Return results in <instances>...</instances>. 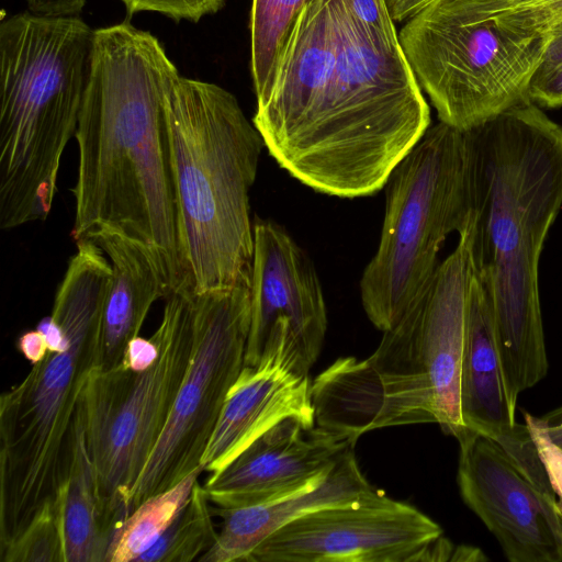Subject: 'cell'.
I'll list each match as a JSON object with an SVG mask.
<instances>
[{"label": "cell", "instance_id": "1", "mask_svg": "<svg viewBox=\"0 0 562 562\" xmlns=\"http://www.w3.org/2000/svg\"><path fill=\"white\" fill-rule=\"evenodd\" d=\"M164 46L130 19L94 30L75 138V241L106 225L155 256L169 294L186 290L165 114L178 74Z\"/></svg>", "mask_w": 562, "mask_h": 562}, {"label": "cell", "instance_id": "2", "mask_svg": "<svg viewBox=\"0 0 562 562\" xmlns=\"http://www.w3.org/2000/svg\"><path fill=\"white\" fill-rule=\"evenodd\" d=\"M463 132L473 269L518 396L549 367L539 261L562 209V125L529 101Z\"/></svg>", "mask_w": 562, "mask_h": 562}, {"label": "cell", "instance_id": "3", "mask_svg": "<svg viewBox=\"0 0 562 562\" xmlns=\"http://www.w3.org/2000/svg\"><path fill=\"white\" fill-rule=\"evenodd\" d=\"M52 317L66 346L47 351L0 397V552L66 485L77 445L83 389L95 369V338L112 266L92 240L78 241Z\"/></svg>", "mask_w": 562, "mask_h": 562}, {"label": "cell", "instance_id": "4", "mask_svg": "<svg viewBox=\"0 0 562 562\" xmlns=\"http://www.w3.org/2000/svg\"><path fill=\"white\" fill-rule=\"evenodd\" d=\"M337 54L330 80L284 168L308 188L338 198L376 193L430 126L429 105L396 29L360 22L331 0Z\"/></svg>", "mask_w": 562, "mask_h": 562}, {"label": "cell", "instance_id": "5", "mask_svg": "<svg viewBox=\"0 0 562 562\" xmlns=\"http://www.w3.org/2000/svg\"><path fill=\"white\" fill-rule=\"evenodd\" d=\"M179 250L187 292L251 279L249 192L265 147L226 89L176 74L165 92Z\"/></svg>", "mask_w": 562, "mask_h": 562}, {"label": "cell", "instance_id": "6", "mask_svg": "<svg viewBox=\"0 0 562 562\" xmlns=\"http://www.w3.org/2000/svg\"><path fill=\"white\" fill-rule=\"evenodd\" d=\"M78 15L30 10L0 24V228L44 221L75 136L93 47Z\"/></svg>", "mask_w": 562, "mask_h": 562}, {"label": "cell", "instance_id": "7", "mask_svg": "<svg viewBox=\"0 0 562 562\" xmlns=\"http://www.w3.org/2000/svg\"><path fill=\"white\" fill-rule=\"evenodd\" d=\"M384 188L380 243L360 281L364 312L382 331L422 294L446 238L467 224L464 132L440 121L429 126Z\"/></svg>", "mask_w": 562, "mask_h": 562}, {"label": "cell", "instance_id": "8", "mask_svg": "<svg viewBox=\"0 0 562 562\" xmlns=\"http://www.w3.org/2000/svg\"><path fill=\"white\" fill-rule=\"evenodd\" d=\"M194 294L166 297L153 337L155 362L134 371L122 364L93 369L78 411L83 446L91 463L105 527L126 518L131 492L154 450L188 370L194 345Z\"/></svg>", "mask_w": 562, "mask_h": 562}, {"label": "cell", "instance_id": "9", "mask_svg": "<svg viewBox=\"0 0 562 562\" xmlns=\"http://www.w3.org/2000/svg\"><path fill=\"white\" fill-rule=\"evenodd\" d=\"M458 234L453 251L400 321L383 331L375 351L355 359L357 375L382 403L386 427L437 423L454 437L465 427L460 375L474 276L470 217Z\"/></svg>", "mask_w": 562, "mask_h": 562}, {"label": "cell", "instance_id": "10", "mask_svg": "<svg viewBox=\"0 0 562 562\" xmlns=\"http://www.w3.org/2000/svg\"><path fill=\"white\" fill-rule=\"evenodd\" d=\"M553 38L465 19L436 1L407 19L398 33L439 121L460 131L529 102L531 80Z\"/></svg>", "mask_w": 562, "mask_h": 562}, {"label": "cell", "instance_id": "11", "mask_svg": "<svg viewBox=\"0 0 562 562\" xmlns=\"http://www.w3.org/2000/svg\"><path fill=\"white\" fill-rule=\"evenodd\" d=\"M251 279L194 294V345L167 424L136 481L126 517L199 467L244 366Z\"/></svg>", "mask_w": 562, "mask_h": 562}, {"label": "cell", "instance_id": "12", "mask_svg": "<svg viewBox=\"0 0 562 562\" xmlns=\"http://www.w3.org/2000/svg\"><path fill=\"white\" fill-rule=\"evenodd\" d=\"M326 329V305L313 261L282 226L257 222L245 366L280 355L308 373Z\"/></svg>", "mask_w": 562, "mask_h": 562}, {"label": "cell", "instance_id": "13", "mask_svg": "<svg viewBox=\"0 0 562 562\" xmlns=\"http://www.w3.org/2000/svg\"><path fill=\"white\" fill-rule=\"evenodd\" d=\"M441 527L416 507L379 494L318 509L266 538L246 562H414Z\"/></svg>", "mask_w": 562, "mask_h": 562}, {"label": "cell", "instance_id": "14", "mask_svg": "<svg viewBox=\"0 0 562 562\" xmlns=\"http://www.w3.org/2000/svg\"><path fill=\"white\" fill-rule=\"evenodd\" d=\"M457 482L464 504L510 562H562V513L492 438L464 427Z\"/></svg>", "mask_w": 562, "mask_h": 562}, {"label": "cell", "instance_id": "15", "mask_svg": "<svg viewBox=\"0 0 562 562\" xmlns=\"http://www.w3.org/2000/svg\"><path fill=\"white\" fill-rule=\"evenodd\" d=\"M356 443L289 417L252 441L203 485L215 513L272 503L318 486Z\"/></svg>", "mask_w": 562, "mask_h": 562}, {"label": "cell", "instance_id": "16", "mask_svg": "<svg viewBox=\"0 0 562 562\" xmlns=\"http://www.w3.org/2000/svg\"><path fill=\"white\" fill-rule=\"evenodd\" d=\"M337 29L331 0H311L300 15L272 90L252 123L285 168L302 140L334 71Z\"/></svg>", "mask_w": 562, "mask_h": 562}, {"label": "cell", "instance_id": "17", "mask_svg": "<svg viewBox=\"0 0 562 562\" xmlns=\"http://www.w3.org/2000/svg\"><path fill=\"white\" fill-rule=\"evenodd\" d=\"M315 426L312 382L280 355L257 366H244L231 387L202 459L215 473L252 441L285 418Z\"/></svg>", "mask_w": 562, "mask_h": 562}, {"label": "cell", "instance_id": "18", "mask_svg": "<svg viewBox=\"0 0 562 562\" xmlns=\"http://www.w3.org/2000/svg\"><path fill=\"white\" fill-rule=\"evenodd\" d=\"M83 238L98 245L112 266L95 338V369L105 371L123 361L151 305L166 299L169 291L155 256L144 243L106 225L92 228Z\"/></svg>", "mask_w": 562, "mask_h": 562}, {"label": "cell", "instance_id": "19", "mask_svg": "<svg viewBox=\"0 0 562 562\" xmlns=\"http://www.w3.org/2000/svg\"><path fill=\"white\" fill-rule=\"evenodd\" d=\"M349 445L318 486L289 497L216 513L223 525L214 544L201 562L246 561L248 555L276 530L296 518L326 507L351 504L379 494L362 474Z\"/></svg>", "mask_w": 562, "mask_h": 562}, {"label": "cell", "instance_id": "20", "mask_svg": "<svg viewBox=\"0 0 562 562\" xmlns=\"http://www.w3.org/2000/svg\"><path fill=\"white\" fill-rule=\"evenodd\" d=\"M517 398L504 371L488 296L474 273L460 375L464 426L491 438L509 429L516 424Z\"/></svg>", "mask_w": 562, "mask_h": 562}, {"label": "cell", "instance_id": "21", "mask_svg": "<svg viewBox=\"0 0 562 562\" xmlns=\"http://www.w3.org/2000/svg\"><path fill=\"white\" fill-rule=\"evenodd\" d=\"M65 562H105L112 532L105 527L91 463L77 418V445L66 485L59 493Z\"/></svg>", "mask_w": 562, "mask_h": 562}, {"label": "cell", "instance_id": "22", "mask_svg": "<svg viewBox=\"0 0 562 562\" xmlns=\"http://www.w3.org/2000/svg\"><path fill=\"white\" fill-rule=\"evenodd\" d=\"M311 0H252L250 70L256 106L268 99L296 22Z\"/></svg>", "mask_w": 562, "mask_h": 562}, {"label": "cell", "instance_id": "23", "mask_svg": "<svg viewBox=\"0 0 562 562\" xmlns=\"http://www.w3.org/2000/svg\"><path fill=\"white\" fill-rule=\"evenodd\" d=\"M203 467L178 484L156 494L133 510L113 531L105 562H128L150 549L165 533L190 498Z\"/></svg>", "mask_w": 562, "mask_h": 562}, {"label": "cell", "instance_id": "24", "mask_svg": "<svg viewBox=\"0 0 562 562\" xmlns=\"http://www.w3.org/2000/svg\"><path fill=\"white\" fill-rule=\"evenodd\" d=\"M216 538L211 502L204 487L196 482L173 522L136 562H190L205 553Z\"/></svg>", "mask_w": 562, "mask_h": 562}, {"label": "cell", "instance_id": "25", "mask_svg": "<svg viewBox=\"0 0 562 562\" xmlns=\"http://www.w3.org/2000/svg\"><path fill=\"white\" fill-rule=\"evenodd\" d=\"M470 20H487L510 30L548 36L562 26V0H435Z\"/></svg>", "mask_w": 562, "mask_h": 562}, {"label": "cell", "instance_id": "26", "mask_svg": "<svg viewBox=\"0 0 562 562\" xmlns=\"http://www.w3.org/2000/svg\"><path fill=\"white\" fill-rule=\"evenodd\" d=\"M2 562H65L59 495L47 504L23 533L0 552Z\"/></svg>", "mask_w": 562, "mask_h": 562}, {"label": "cell", "instance_id": "27", "mask_svg": "<svg viewBox=\"0 0 562 562\" xmlns=\"http://www.w3.org/2000/svg\"><path fill=\"white\" fill-rule=\"evenodd\" d=\"M127 16L138 12H158L175 21L198 22L218 12L225 0H121Z\"/></svg>", "mask_w": 562, "mask_h": 562}, {"label": "cell", "instance_id": "28", "mask_svg": "<svg viewBox=\"0 0 562 562\" xmlns=\"http://www.w3.org/2000/svg\"><path fill=\"white\" fill-rule=\"evenodd\" d=\"M524 418L562 513V447L551 439L541 417L524 413Z\"/></svg>", "mask_w": 562, "mask_h": 562}, {"label": "cell", "instance_id": "29", "mask_svg": "<svg viewBox=\"0 0 562 562\" xmlns=\"http://www.w3.org/2000/svg\"><path fill=\"white\" fill-rule=\"evenodd\" d=\"M529 98L540 108L562 106V64L546 75L533 76Z\"/></svg>", "mask_w": 562, "mask_h": 562}, {"label": "cell", "instance_id": "30", "mask_svg": "<svg viewBox=\"0 0 562 562\" xmlns=\"http://www.w3.org/2000/svg\"><path fill=\"white\" fill-rule=\"evenodd\" d=\"M349 11L360 22L378 30H393L394 21L385 0H344Z\"/></svg>", "mask_w": 562, "mask_h": 562}, {"label": "cell", "instance_id": "31", "mask_svg": "<svg viewBox=\"0 0 562 562\" xmlns=\"http://www.w3.org/2000/svg\"><path fill=\"white\" fill-rule=\"evenodd\" d=\"M158 352V345L153 336L148 339L137 336L130 341L120 364L134 371H142L155 362Z\"/></svg>", "mask_w": 562, "mask_h": 562}, {"label": "cell", "instance_id": "32", "mask_svg": "<svg viewBox=\"0 0 562 562\" xmlns=\"http://www.w3.org/2000/svg\"><path fill=\"white\" fill-rule=\"evenodd\" d=\"M27 9L44 15H78L86 0H25Z\"/></svg>", "mask_w": 562, "mask_h": 562}, {"label": "cell", "instance_id": "33", "mask_svg": "<svg viewBox=\"0 0 562 562\" xmlns=\"http://www.w3.org/2000/svg\"><path fill=\"white\" fill-rule=\"evenodd\" d=\"M16 347L31 364L40 362L48 351L46 339L38 329L23 333L18 338Z\"/></svg>", "mask_w": 562, "mask_h": 562}, {"label": "cell", "instance_id": "34", "mask_svg": "<svg viewBox=\"0 0 562 562\" xmlns=\"http://www.w3.org/2000/svg\"><path fill=\"white\" fill-rule=\"evenodd\" d=\"M394 22H403L434 0H385Z\"/></svg>", "mask_w": 562, "mask_h": 562}, {"label": "cell", "instance_id": "35", "mask_svg": "<svg viewBox=\"0 0 562 562\" xmlns=\"http://www.w3.org/2000/svg\"><path fill=\"white\" fill-rule=\"evenodd\" d=\"M36 329L44 335L49 351H58L66 346L65 334L52 316L41 319Z\"/></svg>", "mask_w": 562, "mask_h": 562}, {"label": "cell", "instance_id": "36", "mask_svg": "<svg viewBox=\"0 0 562 562\" xmlns=\"http://www.w3.org/2000/svg\"><path fill=\"white\" fill-rule=\"evenodd\" d=\"M562 64V26L558 29L554 33V38L550 43L544 58L536 71L535 76H542L550 71H552L554 68H557L559 65Z\"/></svg>", "mask_w": 562, "mask_h": 562}, {"label": "cell", "instance_id": "37", "mask_svg": "<svg viewBox=\"0 0 562 562\" xmlns=\"http://www.w3.org/2000/svg\"><path fill=\"white\" fill-rule=\"evenodd\" d=\"M486 560L483 552L477 548L459 546L454 549L451 561H483Z\"/></svg>", "mask_w": 562, "mask_h": 562}, {"label": "cell", "instance_id": "38", "mask_svg": "<svg viewBox=\"0 0 562 562\" xmlns=\"http://www.w3.org/2000/svg\"><path fill=\"white\" fill-rule=\"evenodd\" d=\"M541 419L544 422L548 428L562 426V406L544 414Z\"/></svg>", "mask_w": 562, "mask_h": 562}, {"label": "cell", "instance_id": "39", "mask_svg": "<svg viewBox=\"0 0 562 562\" xmlns=\"http://www.w3.org/2000/svg\"><path fill=\"white\" fill-rule=\"evenodd\" d=\"M549 435L551 439L558 443L560 447H562V426L554 427V428H548Z\"/></svg>", "mask_w": 562, "mask_h": 562}]
</instances>
